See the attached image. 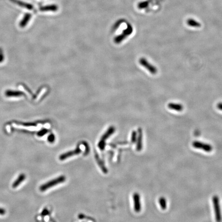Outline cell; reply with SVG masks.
I'll return each instance as SVG.
<instances>
[{
    "mask_svg": "<svg viewBox=\"0 0 222 222\" xmlns=\"http://www.w3.org/2000/svg\"><path fill=\"white\" fill-rule=\"evenodd\" d=\"M47 140H48V142L50 143H53L55 140V136L53 134H51L48 136Z\"/></svg>",
    "mask_w": 222,
    "mask_h": 222,
    "instance_id": "21",
    "label": "cell"
},
{
    "mask_svg": "<svg viewBox=\"0 0 222 222\" xmlns=\"http://www.w3.org/2000/svg\"><path fill=\"white\" fill-rule=\"evenodd\" d=\"M132 31H133L132 27L131 26V25H129L127 27V28L123 31L121 35L116 37L114 39V42L116 43H117V44L120 43L122 42L123 40H124L126 38H127V36L131 35Z\"/></svg>",
    "mask_w": 222,
    "mask_h": 222,
    "instance_id": "5",
    "label": "cell"
},
{
    "mask_svg": "<svg viewBox=\"0 0 222 222\" xmlns=\"http://www.w3.org/2000/svg\"><path fill=\"white\" fill-rule=\"evenodd\" d=\"M139 62L142 67H144V68L147 69V70L152 74L155 75L157 73V69L155 67H154L153 65H151V63H149L145 58H140L139 60Z\"/></svg>",
    "mask_w": 222,
    "mask_h": 222,
    "instance_id": "4",
    "label": "cell"
},
{
    "mask_svg": "<svg viewBox=\"0 0 222 222\" xmlns=\"http://www.w3.org/2000/svg\"><path fill=\"white\" fill-rule=\"evenodd\" d=\"M147 5H148V3L147 2H144L141 3L139 4L138 7L140 8H145Z\"/></svg>",
    "mask_w": 222,
    "mask_h": 222,
    "instance_id": "22",
    "label": "cell"
},
{
    "mask_svg": "<svg viewBox=\"0 0 222 222\" xmlns=\"http://www.w3.org/2000/svg\"><path fill=\"white\" fill-rule=\"evenodd\" d=\"M168 108L170 110L177 111V112H181L184 109V107L180 103H173V102L169 103L168 105Z\"/></svg>",
    "mask_w": 222,
    "mask_h": 222,
    "instance_id": "12",
    "label": "cell"
},
{
    "mask_svg": "<svg viewBox=\"0 0 222 222\" xmlns=\"http://www.w3.org/2000/svg\"><path fill=\"white\" fill-rule=\"evenodd\" d=\"M137 138V132L135 131H133L131 134V142L135 143L136 142Z\"/></svg>",
    "mask_w": 222,
    "mask_h": 222,
    "instance_id": "19",
    "label": "cell"
},
{
    "mask_svg": "<svg viewBox=\"0 0 222 222\" xmlns=\"http://www.w3.org/2000/svg\"><path fill=\"white\" fill-rule=\"evenodd\" d=\"M159 204L160 205V207L163 210H165L166 208V200L164 197H161L159 199Z\"/></svg>",
    "mask_w": 222,
    "mask_h": 222,
    "instance_id": "17",
    "label": "cell"
},
{
    "mask_svg": "<svg viewBox=\"0 0 222 222\" xmlns=\"http://www.w3.org/2000/svg\"><path fill=\"white\" fill-rule=\"evenodd\" d=\"M58 9V6L56 5H48L41 7L40 10L41 11H56Z\"/></svg>",
    "mask_w": 222,
    "mask_h": 222,
    "instance_id": "14",
    "label": "cell"
},
{
    "mask_svg": "<svg viewBox=\"0 0 222 222\" xmlns=\"http://www.w3.org/2000/svg\"><path fill=\"white\" fill-rule=\"evenodd\" d=\"M65 176H60L59 177L51 180L49 182L45 183L44 184L41 186L40 187V190L42 192L46 191L53 187L57 185L65 182Z\"/></svg>",
    "mask_w": 222,
    "mask_h": 222,
    "instance_id": "1",
    "label": "cell"
},
{
    "mask_svg": "<svg viewBox=\"0 0 222 222\" xmlns=\"http://www.w3.org/2000/svg\"><path fill=\"white\" fill-rule=\"evenodd\" d=\"M11 2L21 7L24 8H26L28 10H33V5H32L30 3L24 2L23 1H21L20 0H10Z\"/></svg>",
    "mask_w": 222,
    "mask_h": 222,
    "instance_id": "10",
    "label": "cell"
},
{
    "mask_svg": "<svg viewBox=\"0 0 222 222\" xmlns=\"http://www.w3.org/2000/svg\"><path fill=\"white\" fill-rule=\"evenodd\" d=\"M114 132L115 128L113 127H110L108 131L103 135L98 144V147L101 150H103L105 149V140H107L108 138H109V137L114 133Z\"/></svg>",
    "mask_w": 222,
    "mask_h": 222,
    "instance_id": "3",
    "label": "cell"
},
{
    "mask_svg": "<svg viewBox=\"0 0 222 222\" xmlns=\"http://www.w3.org/2000/svg\"><path fill=\"white\" fill-rule=\"evenodd\" d=\"M213 208L214 209L215 217L216 222H222V216L221 207H220V199L217 196H213L212 198Z\"/></svg>",
    "mask_w": 222,
    "mask_h": 222,
    "instance_id": "2",
    "label": "cell"
},
{
    "mask_svg": "<svg viewBox=\"0 0 222 222\" xmlns=\"http://www.w3.org/2000/svg\"><path fill=\"white\" fill-rule=\"evenodd\" d=\"M216 107L219 110H220V111H222V102H219L216 105Z\"/></svg>",
    "mask_w": 222,
    "mask_h": 222,
    "instance_id": "24",
    "label": "cell"
},
{
    "mask_svg": "<svg viewBox=\"0 0 222 222\" xmlns=\"http://www.w3.org/2000/svg\"><path fill=\"white\" fill-rule=\"evenodd\" d=\"M187 24L190 26L193 27H200L201 26V25L200 23L198 21H196L195 20L191 19L188 20Z\"/></svg>",
    "mask_w": 222,
    "mask_h": 222,
    "instance_id": "16",
    "label": "cell"
},
{
    "mask_svg": "<svg viewBox=\"0 0 222 222\" xmlns=\"http://www.w3.org/2000/svg\"><path fill=\"white\" fill-rule=\"evenodd\" d=\"M31 18V13H27L25 14L22 19L21 20V21L19 23V26L21 28H24L27 25L29 22Z\"/></svg>",
    "mask_w": 222,
    "mask_h": 222,
    "instance_id": "11",
    "label": "cell"
},
{
    "mask_svg": "<svg viewBox=\"0 0 222 222\" xmlns=\"http://www.w3.org/2000/svg\"><path fill=\"white\" fill-rule=\"evenodd\" d=\"M5 95L7 97H20L24 95V93L22 92L21 91H11V90H7L5 92Z\"/></svg>",
    "mask_w": 222,
    "mask_h": 222,
    "instance_id": "15",
    "label": "cell"
},
{
    "mask_svg": "<svg viewBox=\"0 0 222 222\" xmlns=\"http://www.w3.org/2000/svg\"><path fill=\"white\" fill-rule=\"evenodd\" d=\"M134 208L136 212H139L141 209V202H140V196L138 193H135L133 195Z\"/></svg>",
    "mask_w": 222,
    "mask_h": 222,
    "instance_id": "8",
    "label": "cell"
},
{
    "mask_svg": "<svg viewBox=\"0 0 222 222\" xmlns=\"http://www.w3.org/2000/svg\"><path fill=\"white\" fill-rule=\"evenodd\" d=\"M25 178H26V176L24 174L22 173V174H20L18 176V178L15 180V181L12 184V188H16L17 187H18L25 180Z\"/></svg>",
    "mask_w": 222,
    "mask_h": 222,
    "instance_id": "13",
    "label": "cell"
},
{
    "mask_svg": "<svg viewBox=\"0 0 222 222\" xmlns=\"http://www.w3.org/2000/svg\"><path fill=\"white\" fill-rule=\"evenodd\" d=\"M192 146L196 149H201L207 152H210L213 149L210 144L198 141H194L192 142Z\"/></svg>",
    "mask_w": 222,
    "mask_h": 222,
    "instance_id": "6",
    "label": "cell"
},
{
    "mask_svg": "<svg viewBox=\"0 0 222 222\" xmlns=\"http://www.w3.org/2000/svg\"><path fill=\"white\" fill-rule=\"evenodd\" d=\"M5 213H6L5 210L3 208H0V215L3 216V215H4Z\"/></svg>",
    "mask_w": 222,
    "mask_h": 222,
    "instance_id": "25",
    "label": "cell"
},
{
    "mask_svg": "<svg viewBox=\"0 0 222 222\" xmlns=\"http://www.w3.org/2000/svg\"><path fill=\"white\" fill-rule=\"evenodd\" d=\"M96 160H97V162H98V164H99L101 169H102V171H103V172H105V173H107V172H108V170H107V169H106V168L105 167L103 164L102 163L101 160H100V158L98 157L97 156H96Z\"/></svg>",
    "mask_w": 222,
    "mask_h": 222,
    "instance_id": "18",
    "label": "cell"
},
{
    "mask_svg": "<svg viewBox=\"0 0 222 222\" xmlns=\"http://www.w3.org/2000/svg\"><path fill=\"white\" fill-rule=\"evenodd\" d=\"M49 213V211L47 210V209H44L43 210L42 212L41 213V215L43 216H46Z\"/></svg>",
    "mask_w": 222,
    "mask_h": 222,
    "instance_id": "23",
    "label": "cell"
},
{
    "mask_svg": "<svg viewBox=\"0 0 222 222\" xmlns=\"http://www.w3.org/2000/svg\"><path fill=\"white\" fill-rule=\"evenodd\" d=\"M3 60V57L2 56H0V62L2 61Z\"/></svg>",
    "mask_w": 222,
    "mask_h": 222,
    "instance_id": "26",
    "label": "cell"
},
{
    "mask_svg": "<svg viewBox=\"0 0 222 222\" xmlns=\"http://www.w3.org/2000/svg\"><path fill=\"white\" fill-rule=\"evenodd\" d=\"M81 152V149L79 147H77V148H76V149L74 150L69 151V152H65V153L62 154L60 156L59 159L61 160H64L66 159H67L68 158L71 157L73 156L79 154Z\"/></svg>",
    "mask_w": 222,
    "mask_h": 222,
    "instance_id": "7",
    "label": "cell"
},
{
    "mask_svg": "<svg viewBox=\"0 0 222 222\" xmlns=\"http://www.w3.org/2000/svg\"><path fill=\"white\" fill-rule=\"evenodd\" d=\"M137 144L136 150L137 151H140L142 148V128H138L137 132Z\"/></svg>",
    "mask_w": 222,
    "mask_h": 222,
    "instance_id": "9",
    "label": "cell"
},
{
    "mask_svg": "<svg viewBox=\"0 0 222 222\" xmlns=\"http://www.w3.org/2000/svg\"><path fill=\"white\" fill-rule=\"evenodd\" d=\"M48 132V130L46 129H43L41 130H40V131H39L38 133H37V135L39 137H42L43 136L45 135Z\"/></svg>",
    "mask_w": 222,
    "mask_h": 222,
    "instance_id": "20",
    "label": "cell"
}]
</instances>
